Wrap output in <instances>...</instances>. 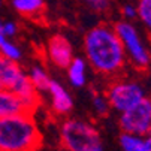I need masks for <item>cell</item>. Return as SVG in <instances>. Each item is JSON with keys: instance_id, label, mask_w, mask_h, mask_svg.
Wrapping results in <instances>:
<instances>
[{"instance_id": "52a82bcc", "label": "cell", "mask_w": 151, "mask_h": 151, "mask_svg": "<svg viewBox=\"0 0 151 151\" xmlns=\"http://www.w3.org/2000/svg\"><path fill=\"white\" fill-rule=\"evenodd\" d=\"M47 57L55 68L66 69L75 57L69 39L63 35H54L52 37H50L47 44Z\"/></svg>"}, {"instance_id": "603a6c76", "label": "cell", "mask_w": 151, "mask_h": 151, "mask_svg": "<svg viewBox=\"0 0 151 151\" xmlns=\"http://www.w3.org/2000/svg\"><path fill=\"white\" fill-rule=\"evenodd\" d=\"M147 141H148V145H150V151H151V135L147 136Z\"/></svg>"}, {"instance_id": "3957f363", "label": "cell", "mask_w": 151, "mask_h": 151, "mask_svg": "<svg viewBox=\"0 0 151 151\" xmlns=\"http://www.w3.org/2000/svg\"><path fill=\"white\" fill-rule=\"evenodd\" d=\"M60 142L66 151H105L97 129L81 118H68L61 123Z\"/></svg>"}, {"instance_id": "5b68a950", "label": "cell", "mask_w": 151, "mask_h": 151, "mask_svg": "<svg viewBox=\"0 0 151 151\" xmlns=\"http://www.w3.org/2000/svg\"><path fill=\"white\" fill-rule=\"evenodd\" d=\"M105 97L111 109L121 114L139 103L147 96L144 87L139 82L130 79H115L106 87Z\"/></svg>"}, {"instance_id": "7402d4cb", "label": "cell", "mask_w": 151, "mask_h": 151, "mask_svg": "<svg viewBox=\"0 0 151 151\" xmlns=\"http://www.w3.org/2000/svg\"><path fill=\"white\" fill-rule=\"evenodd\" d=\"M6 39H8V37H6V36L2 33V30H0V47H2V44H3V42H5Z\"/></svg>"}, {"instance_id": "5bb4252c", "label": "cell", "mask_w": 151, "mask_h": 151, "mask_svg": "<svg viewBox=\"0 0 151 151\" xmlns=\"http://www.w3.org/2000/svg\"><path fill=\"white\" fill-rule=\"evenodd\" d=\"M14 9L24 17H36L44 12L45 2L44 0H12Z\"/></svg>"}, {"instance_id": "cb8c5ba5", "label": "cell", "mask_w": 151, "mask_h": 151, "mask_svg": "<svg viewBox=\"0 0 151 151\" xmlns=\"http://www.w3.org/2000/svg\"><path fill=\"white\" fill-rule=\"evenodd\" d=\"M2 5H3V0H0V8H2Z\"/></svg>"}, {"instance_id": "9a60e30c", "label": "cell", "mask_w": 151, "mask_h": 151, "mask_svg": "<svg viewBox=\"0 0 151 151\" xmlns=\"http://www.w3.org/2000/svg\"><path fill=\"white\" fill-rule=\"evenodd\" d=\"M32 85L37 90V91H47L48 85L51 82V76L50 73L45 70V68L39 66V64H36V66H33L30 69V72L27 73Z\"/></svg>"}, {"instance_id": "4fadbf2b", "label": "cell", "mask_w": 151, "mask_h": 151, "mask_svg": "<svg viewBox=\"0 0 151 151\" xmlns=\"http://www.w3.org/2000/svg\"><path fill=\"white\" fill-rule=\"evenodd\" d=\"M118 142H120L121 151H150L147 136H138V135L121 132Z\"/></svg>"}, {"instance_id": "d4e9b609", "label": "cell", "mask_w": 151, "mask_h": 151, "mask_svg": "<svg viewBox=\"0 0 151 151\" xmlns=\"http://www.w3.org/2000/svg\"><path fill=\"white\" fill-rule=\"evenodd\" d=\"M0 29H2V19H0Z\"/></svg>"}, {"instance_id": "7c38bea8", "label": "cell", "mask_w": 151, "mask_h": 151, "mask_svg": "<svg viewBox=\"0 0 151 151\" xmlns=\"http://www.w3.org/2000/svg\"><path fill=\"white\" fill-rule=\"evenodd\" d=\"M68 70V79L69 82L76 88H81L87 84V70L88 64L82 57H73L69 66L66 68Z\"/></svg>"}, {"instance_id": "8fae6325", "label": "cell", "mask_w": 151, "mask_h": 151, "mask_svg": "<svg viewBox=\"0 0 151 151\" xmlns=\"http://www.w3.org/2000/svg\"><path fill=\"white\" fill-rule=\"evenodd\" d=\"M26 112L24 105L12 90L0 88V118H8Z\"/></svg>"}, {"instance_id": "2e32d148", "label": "cell", "mask_w": 151, "mask_h": 151, "mask_svg": "<svg viewBox=\"0 0 151 151\" xmlns=\"http://www.w3.org/2000/svg\"><path fill=\"white\" fill-rule=\"evenodd\" d=\"M0 54H2L5 58L11 60V61H15V63H19V60L23 58V50L19 48L18 44L12 42L11 39H6L2 47H0Z\"/></svg>"}, {"instance_id": "8992f818", "label": "cell", "mask_w": 151, "mask_h": 151, "mask_svg": "<svg viewBox=\"0 0 151 151\" xmlns=\"http://www.w3.org/2000/svg\"><path fill=\"white\" fill-rule=\"evenodd\" d=\"M118 124L121 132L138 135V136H150L151 135V99L145 97L130 109L120 114Z\"/></svg>"}, {"instance_id": "277c9868", "label": "cell", "mask_w": 151, "mask_h": 151, "mask_svg": "<svg viewBox=\"0 0 151 151\" xmlns=\"http://www.w3.org/2000/svg\"><path fill=\"white\" fill-rule=\"evenodd\" d=\"M114 30L121 42L126 52L127 61H130L139 70H145L151 64V50L139 33L138 27L130 21H118L114 26Z\"/></svg>"}, {"instance_id": "ba28073f", "label": "cell", "mask_w": 151, "mask_h": 151, "mask_svg": "<svg viewBox=\"0 0 151 151\" xmlns=\"http://www.w3.org/2000/svg\"><path fill=\"white\" fill-rule=\"evenodd\" d=\"M47 93L50 97L51 109L57 115H68L73 109V99H72L70 93L58 81L51 79L48 88H47Z\"/></svg>"}, {"instance_id": "ac0fdd59", "label": "cell", "mask_w": 151, "mask_h": 151, "mask_svg": "<svg viewBox=\"0 0 151 151\" xmlns=\"http://www.w3.org/2000/svg\"><path fill=\"white\" fill-rule=\"evenodd\" d=\"M91 103H93L94 112L99 117H106L108 114H109V111H111V106H109V103H108L105 94H94Z\"/></svg>"}, {"instance_id": "6da1fadb", "label": "cell", "mask_w": 151, "mask_h": 151, "mask_svg": "<svg viewBox=\"0 0 151 151\" xmlns=\"http://www.w3.org/2000/svg\"><path fill=\"white\" fill-rule=\"evenodd\" d=\"M85 61L103 76H117L127 63L124 48L112 26L99 24L90 29L84 37Z\"/></svg>"}, {"instance_id": "7a4b0ae2", "label": "cell", "mask_w": 151, "mask_h": 151, "mask_svg": "<svg viewBox=\"0 0 151 151\" xmlns=\"http://www.w3.org/2000/svg\"><path fill=\"white\" fill-rule=\"evenodd\" d=\"M42 135L33 114L0 118V151H37Z\"/></svg>"}, {"instance_id": "44dd1931", "label": "cell", "mask_w": 151, "mask_h": 151, "mask_svg": "<svg viewBox=\"0 0 151 151\" xmlns=\"http://www.w3.org/2000/svg\"><path fill=\"white\" fill-rule=\"evenodd\" d=\"M121 14L124 17V21H132L135 18H138V12H136V5H132V3H127L123 6L121 9Z\"/></svg>"}, {"instance_id": "e0dca14e", "label": "cell", "mask_w": 151, "mask_h": 151, "mask_svg": "<svg viewBox=\"0 0 151 151\" xmlns=\"http://www.w3.org/2000/svg\"><path fill=\"white\" fill-rule=\"evenodd\" d=\"M136 12H138L139 21L151 33V0H138Z\"/></svg>"}, {"instance_id": "ffe728a7", "label": "cell", "mask_w": 151, "mask_h": 151, "mask_svg": "<svg viewBox=\"0 0 151 151\" xmlns=\"http://www.w3.org/2000/svg\"><path fill=\"white\" fill-rule=\"evenodd\" d=\"M2 33L9 39V37H14L17 33H18V24L14 23V21H6V23H2Z\"/></svg>"}, {"instance_id": "d6986e66", "label": "cell", "mask_w": 151, "mask_h": 151, "mask_svg": "<svg viewBox=\"0 0 151 151\" xmlns=\"http://www.w3.org/2000/svg\"><path fill=\"white\" fill-rule=\"evenodd\" d=\"M90 11L96 14H103L109 9V0H82Z\"/></svg>"}, {"instance_id": "30bf717a", "label": "cell", "mask_w": 151, "mask_h": 151, "mask_svg": "<svg viewBox=\"0 0 151 151\" xmlns=\"http://www.w3.org/2000/svg\"><path fill=\"white\" fill-rule=\"evenodd\" d=\"M24 73L19 63L11 61L0 54V88L11 90L18 78Z\"/></svg>"}, {"instance_id": "9c48e42d", "label": "cell", "mask_w": 151, "mask_h": 151, "mask_svg": "<svg viewBox=\"0 0 151 151\" xmlns=\"http://www.w3.org/2000/svg\"><path fill=\"white\" fill-rule=\"evenodd\" d=\"M11 90L18 96L21 103L24 105L26 112L33 114L36 111V108L39 106V91L32 85L26 72L18 78V81L14 84V87Z\"/></svg>"}]
</instances>
